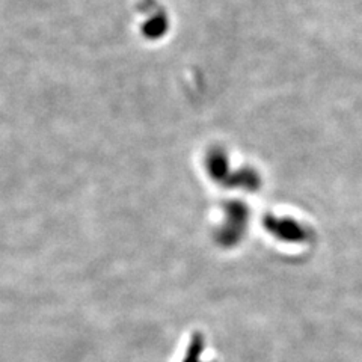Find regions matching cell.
Here are the masks:
<instances>
[{
  "instance_id": "obj_1",
  "label": "cell",
  "mask_w": 362,
  "mask_h": 362,
  "mask_svg": "<svg viewBox=\"0 0 362 362\" xmlns=\"http://www.w3.org/2000/svg\"><path fill=\"white\" fill-rule=\"evenodd\" d=\"M225 223L218 231V242L223 246L234 245L240 237V229L243 228L246 219H248V210L245 204L237 201L225 204Z\"/></svg>"
},
{
  "instance_id": "obj_2",
  "label": "cell",
  "mask_w": 362,
  "mask_h": 362,
  "mask_svg": "<svg viewBox=\"0 0 362 362\" xmlns=\"http://www.w3.org/2000/svg\"><path fill=\"white\" fill-rule=\"evenodd\" d=\"M207 171L216 183H225L229 177L228 157L223 150L213 148L207 156Z\"/></svg>"
},
{
  "instance_id": "obj_3",
  "label": "cell",
  "mask_w": 362,
  "mask_h": 362,
  "mask_svg": "<svg viewBox=\"0 0 362 362\" xmlns=\"http://www.w3.org/2000/svg\"><path fill=\"white\" fill-rule=\"evenodd\" d=\"M223 186L227 188H245L253 190L260 186V177L258 174L251 168L238 169L236 172H231L227 181L223 183Z\"/></svg>"
},
{
  "instance_id": "obj_4",
  "label": "cell",
  "mask_w": 362,
  "mask_h": 362,
  "mask_svg": "<svg viewBox=\"0 0 362 362\" xmlns=\"http://www.w3.org/2000/svg\"><path fill=\"white\" fill-rule=\"evenodd\" d=\"M168 27H169L168 19L163 14H157L144 23L142 34L146 38H150V40H157V38H161L166 34Z\"/></svg>"
},
{
  "instance_id": "obj_5",
  "label": "cell",
  "mask_w": 362,
  "mask_h": 362,
  "mask_svg": "<svg viewBox=\"0 0 362 362\" xmlns=\"http://www.w3.org/2000/svg\"><path fill=\"white\" fill-rule=\"evenodd\" d=\"M205 348V338L201 332H194L190 337V343L188 346L186 355H184L183 362H199Z\"/></svg>"
}]
</instances>
